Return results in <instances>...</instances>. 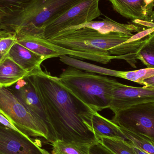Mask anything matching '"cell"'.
<instances>
[{
    "mask_svg": "<svg viewBox=\"0 0 154 154\" xmlns=\"http://www.w3.org/2000/svg\"><path fill=\"white\" fill-rule=\"evenodd\" d=\"M60 61L69 66L80 70H83L90 73L99 74L103 75L118 77V70L109 69L90 63H87L78 59L69 57L67 55H63L59 57Z\"/></svg>",
    "mask_w": 154,
    "mask_h": 154,
    "instance_id": "2e32d148",
    "label": "cell"
},
{
    "mask_svg": "<svg viewBox=\"0 0 154 154\" xmlns=\"http://www.w3.org/2000/svg\"><path fill=\"white\" fill-rule=\"evenodd\" d=\"M127 140L135 147L150 154H154V144L146 137L120 127Z\"/></svg>",
    "mask_w": 154,
    "mask_h": 154,
    "instance_id": "ffe728a7",
    "label": "cell"
},
{
    "mask_svg": "<svg viewBox=\"0 0 154 154\" xmlns=\"http://www.w3.org/2000/svg\"><path fill=\"white\" fill-rule=\"evenodd\" d=\"M100 142L115 154H137L129 141L117 138L101 137Z\"/></svg>",
    "mask_w": 154,
    "mask_h": 154,
    "instance_id": "e0dca14e",
    "label": "cell"
},
{
    "mask_svg": "<svg viewBox=\"0 0 154 154\" xmlns=\"http://www.w3.org/2000/svg\"><path fill=\"white\" fill-rule=\"evenodd\" d=\"M146 102H154V88L128 86L116 80L113 85L109 109L115 114L133 106Z\"/></svg>",
    "mask_w": 154,
    "mask_h": 154,
    "instance_id": "ba28073f",
    "label": "cell"
},
{
    "mask_svg": "<svg viewBox=\"0 0 154 154\" xmlns=\"http://www.w3.org/2000/svg\"><path fill=\"white\" fill-rule=\"evenodd\" d=\"M8 57L28 73V75L39 69L43 57L32 52L16 42L11 48Z\"/></svg>",
    "mask_w": 154,
    "mask_h": 154,
    "instance_id": "4fadbf2b",
    "label": "cell"
},
{
    "mask_svg": "<svg viewBox=\"0 0 154 154\" xmlns=\"http://www.w3.org/2000/svg\"><path fill=\"white\" fill-rule=\"evenodd\" d=\"M52 145V154H89L90 146L66 143L60 140H57Z\"/></svg>",
    "mask_w": 154,
    "mask_h": 154,
    "instance_id": "d6986e66",
    "label": "cell"
},
{
    "mask_svg": "<svg viewBox=\"0 0 154 154\" xmlns=\"http://www.w3.org/2000/svg\"><path fill=\"white\" fill-rule=\"evenodd\" d=\"M82 0H32L2 18L0 29L12 35L43 36L45 26Z\"/></svg>",
    "mask_w": 154,
    "mask_h": 154,
    "instance_id": "7a4b0ae2",
    "label": "cell"
},
{
    "mask_svg": "<svg viewBox=\"0 0 154 154\" xmlns=\"http://www.w3.org/2000/svg\"><path fill=\"white\" fill-rule=\"evenodd\" d=\"M32 84L57 140L82 145L100 142L85 124L83 113L87 108L60 82L41 68L26 77Z\"/></svg>",
    "mask_w": 154,
    "mask_h": 154,
    "instance_id": "6da1fadb",
    "label": "cell"
},
{
    "mask_svg": "<svg viewBox=\"0 0 154 154\" xmlns=\"http://www.w3.org/2000/svg\"><path fill=\"white\" fill-rule=\"evenodd\" d=\"M28 75L8 56L0 61V87L9 88Z\"/></svg>",
    "mask_w": 154,
    "mask_h": 154,
    "instance_id": "9a60e30c",
    "label": "cell"
},
{
    "mask_svg": "<svg viewBox=\"0 0 154 154\" xmlns=\"http://www.w3.org/2000/svg\"><path fill=\"white\" fill-rule=\"evenodd\" d=\"M112 121L120 127L142 136L154 144V102L133 106L115 113Z\"/></svg>",
    "mask_w": 154,
    "mask_h": 154,
    "instance_id": "8992f818",
    "label": "cell"
},
{
    "mask_svg": "<svg viewBox=\"0 0 154 154\" xmlns=\"http://www.w3.org/2000/svg\"><path fill=\"white\" fill-rule=\"evenodd\" d=\"M142 85L145 87L154 88V76L145 79Z\"/></svg>",
    "mask_w": 154,
    "mask_h": 154,
    "instance_id": "4316f807",
    "label": "cell"
},
{
    "mask_svg": "<svg viewBox=\"0 0 154 154\" xmlns=\"http://www.w3.org/2000/svg\"><path fill=\"white\" fill-rule=\"evenodd\" d=\"M136 57L147 68H154V32L147 37L146 42L137 52Z\"/></svg>",
    "mask_w": 154,
    "mask_h": 154,
    "instance_id": "ac0fdd59",
    "label": "cell"
},
{
    "mask_svg": "<svg viewBox=\"0 0 154 154\" xmlns=\"http://www.w3.org/2000/svg\"><path fill=\"white\" fill-rule=\"evenodd\" d=\"M89 154H115L104 146L100 142L90 146Z\"/></svg>",
    "mask_w": 154,
    "mask_h": 154,
    "instance_id": "cb8c5ba5",
    "label": "cell"
},
{
    "mask_svg": "<svg viewBox=\"0 0 154 154\" xmlns=\"http://www.w3.org/2000/svg\"><path fill=\"white\" fill-rule=\"evenodd\" d=\"M15 35L2 38L0 41V61L7 57L9 51L14 44L17 42Z\"/></svg>",
    "mask_w": 154,
    "mask_h": 154,
    "instance_id": "603a6c76",
    "label": "cell"
},
{
    "mask_svg": "<svg viewBox=\"0 0 154 154\" xmlns=\"http://www.w3.org/2000/svg\"><path fill=\"white\" fill-rule=\"evenodd\" d=\"M0 113L29 137H43L51 143L48 130L8 88L0 87Z\"/></svg>",
    "mask_w": 154,
    "mask_h": 154,
    "instance_id": "5b68a950",
    "label": "cell"
},
{
    "mask_svg": "<svg viewBox=\"0 0 154 154\" xmlns=\"http://www.w3.org/2000/svg\"><path fill=\"white\" fill-rule=\"evenodd\" d=\"M32 0H0V20L4 16L19 11Z\"/></svg>",
    "mask_w": 154,
    "mask_h": 154,
    "instance_id": "7402d4cb",
    "label": "cell"
},
{
    "mask_svg": "<svg viewBox=\"0 0 154 154\" xmlns=\"http://www.w3.org/2000/svg\"><path fill=\"white\" fill-rule=\"evenodd\" d=\"M132 36L119 32L102 34L90 28H83L60 32L48 40L66 49L97 55L110 62L116 59V56L110 55L108 51L126 42Z\"/></svg>",
    "mask_w": 154,
    "mask_h": 154,
    "instance_id": "277c9868",
    "label": "cell"
},
{
    "mask_svg": "<svg viewBox=\"0 0 154 154\" xmlns=\"http://www.w3.org/2000/svg\"><path fill=\"white\" fill-rule=\"evenodd\" d=\"M105 18L102 19L101 21H92L79 26L66 29L62 31H72L81 28H88L96 30L102 34H107L110 32H115L133 36L134 35L133 32H138L141 31V28L137 25L133 24L119 23L113 20L107 16H105Z\"/></svg>",
    "mask_w": 154,
    "mask_h": 154,
    "instance_id": "5bb4252c",
    "label": "cell"
},
{
    "mask_svg": "<svg viewBox=\"0 0 154 154\" xmlns=\"http://www.w3.org/2000/svg\"><path fill=\"white\" fill-rule=\"evenodd\" d=\"M11 35H12V34L7 33V32H5V33H3V34H0V38H5V37H9Z\"/></svg>",
    "mask_w": 154,
    "mask_h": 154,
    "instance_id": "f1b7e54d",
    "label": "cell"
},
{
    "mask_svg": "<svg viewBox=\"0 0 154 154\" xmlns=\"http://www.w3.org/2000/svg\"><path fill=\"white\" fill-rule=\"evenodd\" d=\"M85 124L94 132L99 138L109 137L127 140L119 126L100 115L98 112L87 109L83 115Z\"/></svg>",
    "mask_w": 154,
    "mask_h": 154,
    "instance_id": "7c38bea8",
    "label": "cell"
},
{
    "mask_svg": "<svg viewBox=\"0 0 154 154\" xmlns=\"http://www.w3.org/2000/svg\"><path fill=\"white\" fill-rule=\"evenodd\" d=\"M113 9L123 17L150 21L153 13L154 0H109Z\"/></svg>",
    "mask_w": 154,
    "mask_h": 154,
    "instance_id": "8fae6325",
    "label": "cell"
},
{
    "mask_svg": "<svg viewBox=\"0 0 154 154\" xmlns=\"http://www.w3.org/2000/svg\"><path fill=\"white\" fill-rule=\"evenodd\" d=\"M0 123L5 126L9 128L17 130V131H20L18 128H16L14 125H13L9 121V120L6 118H5L3 115H2L1 113H0Z\"/></svg>",
    "mask_w": 154,
    "mask_h": 154,
    "instance_id": "484cf974",
    "label": "cell"
},
{
    "mask_svg": "<svg viewBox=\"0 0 154 154\" xmlns=\"http://www.w3.org/2000/svg\"><path fill=\"white\" fill-rule=\"evenodd\" d=\"M100 0H82L45 26L43 36L50 40L66 29L92 21L101 15Z\"/></svg>",
    "mask_w": 154,
    "mask_h": 154,
    "instance_id": "52a82bcc",
    "label": "cell"
},
{
    "mask_svg": "<svg viewBox=\"0 0 154 154\" xmlns=\"http://www.w3.org/2000/svg\"><path fill=\"white\" fill-rule=\"evenodd\" d=\"M1 38H0V41H1Z\"/></svg>",
    "mask_w": 154,
    "mask_h": 154,
    "instance_id": "f546056e",
    "label": "cell"
},
{
    "mask_svg": "<svg viewBox=\"0 0 154 154\" xmlns=\"http://www.w3.org/2000/svg\"><path fill=\"white\" fill-rule=\"evenodd\" d=\"M153 76L154 68H146L133 71H119L118 78L128 80L142 85L145 79Z\"/></svg>",
    "mask_w": 154,
    "mask_h": 154,
    "instance_id": "44dd1931",
    "label": "cell"
},
{
    "mask_svg": "<svg viewBox=\"0 0 154 154\" xmlns=\"http://www.w3.org/2000/svg\"><path fill=\"white\" fill-rule=\"evenodd\" d=\"M29 137L0 123V154H49Z\"/></svg>",
    "mask_w": 154,
    "mask_h": 154,
    "instance_id": "30bf717a",
    "label": "cell"
},
{
    "mask_svg": "<svg viewBox=\"0 0 154 154\" xmlns=\"http://www.w3.org/2000/svg\"><path fill=\"white\" fill-rule=\"evenodd\" d=\"M20 102L37 118L48 130L52 144L57 141L39 99L29 81L26 77L18 81L14 85L7 88Z\"/></svg>",
    "mask_w": 154,
    "mask_h": 154,
    "instance_id": "9c48e42d",
    "label": "cell"
},
{
    "mask_svg": "<svg viewBox=\"0 0 154 154\" xmlns=\"http://www.w3.org/2000/svg\"><path fill=\"white\" fill-rule=\"evenodd\" d=\"M154 32V28H147V29L141 30V31L137 32L136 34H134L131 38L128 40V42L136 41L143 39L146 37H148Z\"/></svg>",
    "mask_w": 154,
    "mask_h": 154,
    "instance_id": "d4e9b609",
    "label": "cell"
},
{
    "mask_svg": "<svg viewBox=\"0 0 154 154\" xmlns=\"http://www.w3.org/2000/svg\"><path fill=\"white\" fill-rule=\"evenodd\" d=\"M58 78L61 85L87 108L97 112L109 108L116 79L72 67Z\"/></svg>",
    "mask_w": 154,
    "mask_h": 154,
    "instance_id": "3957f363",
    "label": "cell"
},
{
    "mask_svg": "<svg viewBox=\"0 0 154 154\" xmlns=\"http://www.w3.org/2000/svg\"><path fill=\"white\" fill-rule=\"evenodd\" d=\"M129 143H130V142H129ZM130 144L134 147L135 152L137 154H150L147 153L146 152H144V151H142V150H140V149H138V148H137V147H135L134 146L132 145L131 143H130Z\"/></svg>",
    "mask_w": 154,
    "mask_h": 154,
    "instance_id": "83f0119b",
    "label": "cell"
},
{
    "mask_svg": "<svg viewBox=\"0 0 154 154\" xmlns=\"http://www.w3.org/2000/svg\"><path fill=\"white\" fill-rule=\"evenodd\" d=\"M49 154H50V153H49Z\"/></svg>",
    "mask_w": 154,
    "mask_h": 154,
    "instance_id": "4dcf8cb0",
    "label": "cell"
}]
</instances>
